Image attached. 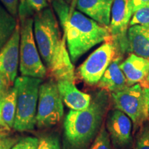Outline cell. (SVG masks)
<instances>
[{
  "label": "cell",
  "instance_id": "obj_24",
  "mask_svg": "<svg viewBox=\"0 0 149 149\" xmlns=\"http://www.w3.org/2000/svg\"><path fill=\"white\" fill-rule=\"evenodd\" d=\"M28 7L33 12L37 13L48 7L47 0H24Z\"/></svg>",
  "mask_w": 149,
  "mask_h": 149
},
{
  "label": "cell",
  "instance_id": "obj_18",
  "mask_svg": "<svg viewBox=\"0 0 149 149\" xmlns=\"http://www.w3.org/2000/svg\"><path fill=\"white\" fill-rule=\"evenodd\" d=\"M17 23L15 17L0 7V50L12 36Z\"/></svg>",
  "mask_w": 149,
  "mask_h": 149
},
{
  "label": "cell",
  "instance_id": "obj_32",
  "mask_svg": "<svg viewBox=\"0 0 149 149\" xmlns=\"http://www.w3.org/2000/svg\"><path fill=\"white\" fill-rule=\"evenodd\" d=\"M48 1H48H49V2H53V1H58V0H47Z\"/></svg>",
  "mask_w": 149,
  "mask_h": 149
},
{
  "label": "cell",
  "instance_id": "obj_22",
  "mask_svg": "<svg viewBox=\"0 0 149 149\" xmlns=\"http://www.w3.org/2000/svg\"><path fill=\"white\" fill-rule=\"evenodd\" d=\"M37 149H61L59 137L55 135L43 136L39 139Z\"/></svg>",
  "mask_w": 149,
  "mask_h": 149
},
{
  "label": "cell",
  "instance_id": "obj_8",
  "mask_svg": "<svg viewBox=\"0 0 149 149\" xmlns=\"http://www.w3.org/2000/svg\"><path fill=\"white\" fill-rule=\"evenodd\" d=\"M119 55L120 53L113 40L104 42L80 65L79 75L87 84L97 85L108 66Z\"/></svg>",
  "mask_w": 149,
  "mask_h": 149
},
{
  "label": "cell",
  "instance_id": "obj_7",
  "mask_svg": "<svg viewBox=\"0 0 149 149\" xmlns=\"http://www.w3.org/2000/svg\"><path fill=\"white\" fill-rule=\"evenodd\" d=\"M111 97L115 109L124 112L131 120L134 131L149 119L144 89L139 84L112 93Z\"/></svg>",
  "mask_w": 149,
  "mask_h": 149
},
{
  "label": "cell",
  "instance_id": "obj_13",
  "mask_svg": "<svg viewBox=\"0 0 149 149\" xmlns=\"http://www.w3.org/2000/svg\"><path fill=\"white\" fill-rule=\"evenodd\" d=\"M57 88L62 102L68 108L74 111H81L87 109L91 104L92 97L80 91L70 80L57 81Z\"/></svg>",
  "mask_w": 149,
  "mask_h": 149
},
{
  "label": "cell",
  "instance_id": "obj_3",
  "mask_svg": "<svg viewBox=\"0 0 149 149\" xmlns=\"http://www.w3.org/2000/svg\"><path fill=\"white\" fill-rule=\"evenodd\" d=\"M111 104V94L97 91L89 107L70 110L64 122V149H88L100 131Z\"/></svg>",
  "mask_w": 149,
  "mask_h": 149
},
{
  "label": "cell",
  "instance_id": "obj_6",
  "mask_svg": "<svg viewBox=\"0 0 149 149\" xmlns=\"http://www.w3.org/2000/svg\"><path fill=\"white\" fill-rule=\"evenodd\" d=\"M63 115L64 106L57 83L51 79L41 84L36 115L37 127L46 128L55 126Z\"/></svg>",
  "mask_w": 149,
  "mask_h": 149
},
{
  "label": "cell",
  "instance_id": "obj_1",
  "mask_svg": "<svg viewBox=\"0 0 149 149\" xmlns=\"http://www.w3.org/2000/svg\"><path fill=\"white\" fill-rule=\"evenodd\" d=\"M33 33L47 73L56 81L66 79L74 81V68L66 39L64 34L61 35L58 21L51 8L35 13Z\"/></svg>",
  "mask_w": 149,
  "mask_h": 149
},
{
  "label": "cell",
  "instance_id": "obj_16",
  "mask_svg": "<svg viewBox=\"0 0 149 149\" xmlns=\"http://www.w3.org/2000/svg\"><path fill=\"white\" fill-rule=\"evenodd\" d=\"M130 52L149 59V29L140 25L130 26L128 30Z\"/></svg>",
  "mask_w": 149,
  "mask_h": 149
},
{
  "label": "cell",
  "instance_id": "obj_17",
  "mask_svg": "<svg viewBox=\"0 0 149 149\" xmlns=\"http://www.w3.org/2000/svg\"><path fill=\"white\" fill-rule=\"evenodd\" d=\"M17 90L14 85L4 96L0 98L2 120L8 129L13 128L17 109Z\"/></svg>",
  "mask_w": 149,
  "mask_h": 149
},
{
  "label": "cell",
  "instance_id": "obj_19",
  "mask_svg": "<svg viewBox=\"0 0 149 149\" xmlns=\"http://www.w3.org/2000/svg\"><path fill=\"white\" fill-rule=\"evenodd\" d=\"M132 149H149V121L143 123L136 135Z\"/></svg>",
  "mask_w": 149,
  "mask_h": 149
},
{
  "label": "cell",
  "instance_id": "obj_29",
  "mask_svg": "<svg viewBox=\"0 0 149 149\" xmlns=\"http://www.w3.org/2000/svg\"><path fill=\"white\" fill-rule=\"evenodd\" d=\"M144 89L145 100H146L147 112H148V115L149 117V87L148 88H143Z\"/></svg>",
  "mask_w": 149,
  "mask_h": 149
},
{
  "label": "cell",
  "instance_id": "obj_15",
  "mask_svg": "<svg viewBox=\"0 0 149 149\" xmlns=\"http://www.w3.org/2000/svg\"><path fill=\"white\" fill-rule=\"evenodd\" d=\"M121 63L122 57L120 55L113 59L97 84L99 88L112 93L128 87L127 80L120 68Z\"/></svg>",
  "mask_w": 149,
  "mask_h": 149
},
{
  "label": "cell",
  "instance_id": "obj_30",
  "mask_svg": "<svg viewBox=\"0 0 149 149\" xmlns=\"http://www.w3.org/2000/svg\"><path fill=\"white\" fill-rule=\"evenodd\" d=\"M139 84H140L143 88H148L149 87V72L146 78L144 79V81H143L142 82Z\"/></svg>",
  "mask_w": 149,
  "mask_h": 149
},
{
  "label": "cell",
  "instance_id": "obj_31",
  "mask_svg": "<svg viewBox=\"0 0 149 149\" xmlns=\"http://www.w3.org/2000/svg\"><path fill=\"white\" fill-rule=\"evenodd\" d=\"M0 126H2L5 128V129H8L6 126V124L3 122V121L2 120V116H1V99H0Z\"/></svg>",
  "mask_w": 149,
  "mask_h": 149
},
{
  "label": "cell",
  "instance_id": "obj_10",
  "mask_svg": "<svg viewBox=\"0 0 149 149\" xmlns=\"http://www.w3.org/2000/svg\"><path fill=\"white\" fill-rule=\"evenodd\" d=\"M106 128L109 133L113 149L133 148V123L124 112L116 109L108 111Z\"/></svg>",
  "mask_w": 149,
  "mask_h": 149
},
{
  "label": "cell",
  "instance_id": "obj_11",
  "mask_svg": "<svg viewBox=\"0 0 149 149\" xmlns=\"http://www.w3.org/2000/svg\"><path fill=\"white\" fill-rule=\"evenodd\" d=\"M20 26L17 23L12 36L0 50V72L13 84L19 63Z\"/></svg>",
  "mask_w": 149,
  "mask_h": 149
},
{
  "label": "cell",
  "instance_id": "obj_2",
  "mask_svg": "<svg viewBox=\"0 0 149 149\" xmlns=\"http://www.w3.org/2000/svg\"><path fill=\"white\" fill-rule=\"evenodd\" d=\"M68 5L65 0L52 2L63 29L72 63L95 46L112 40L109 26L102 25L75 8V1Z\"/></svg>",
  "mask_w": 149,
  "mask_h": 149
},
{
  "label": "cell",
  "instance_id": "obj_20",
  "mask_svg": "<svg viewBox=\"0 0 149 149\" xmlns=\"http://www.w3.org/2000/svg\"><path fill=\"white\" fill-rule=\"evenodd\" d=\"M90 149H113L109 133L104 123L102 124L100 131L91 144Z\"/></svg>",
  "mask_w": 149,
  "mask_h": 149
},
{
  "label": "cell",
  "instance_id": "obj_27",
  "mask_svg": "<svg viewBox=\"0 0 149 149\" xmlns=\"http://www.w3.org/2000/svg\"><path fill=\"white\" fill-rule=\"evenodd\" d=\"M17 141V139L13 137H3L0 139V149H11Z\"/></svg>",
  "mask_w": 149,
  "mask_h": 149
},
{
  "label": "cell",
  "instance_id": "obj_33",
  "mask_svg": "<svg viewBox=\"0 0 149 149\" xmlns=\"http://www.w3.org/2000/svg\"><path fill=\"white\" fill-rule=\"evenodd\" d=\"M65 1H66V2H70V1H71L72 0H65Z\"/></svg>",
  "mask_w": 149,
  "mask_h": 149
},
{
  "label": "cell",
  "instance_id": "obj_28",
  "mask_svg": "<svg viewBox=\"0 0 149 149\" xmlns=\"http://www.w3.org/2000/svg\"><path fill=\"white\" fill-rule=\"evenodd\" d=\"M130 3L133 8V12L135 13L139 9L149 5V0H130Z\"/></svg>",
  "mask_w": 149,
  "mask_h": 149
},
{
  "label": "cell",
  "instance_id": "obj_34",
  "mask_svg": "<svg viewBox=\"0 0 149 149\" xmlns=\"http://www.w3.org/2000/svg\"><path fill=\"white\" fill-rule=\"evenodd\" d=\"M1 135H1V131H0V137H1Z\"/></svg>",
  "mask_w": 149,
  "mask_h": 149
},
{
  "label": "cell",
  "instance_id": "obj_9",
  "mask_svg": "<svg viewBox=\"0 0 149 149\" xmlns=\"http://www.w3.org/2000/svg\"><path fill=\"white\" fill-rule=\"evenodd\" d=\"M133 14L130 0H114L111 8L109 29L112 40L120 54L130 52L128 30Z\"/></svg>",
  "mask_w": 149,
  "mask_h": 149
},
{
  "label": "cell",
  "instance_id": "obj_35",
  "mask_svg": "<svg viewBox=\"0 0 149 149\" xmlns=\"http://www.w3.org/2000/svg\"><path fill=\"white\" fill-rule=\"evenodd\" d=\"M0 7H1V6H0Z\"/></svg>",
  "mask_w": 149,
  "mask_h": 149
},
{
  "label": "cell",
  "instance_id": "obj_14",
  "mask_svg": "<svg viewBox=\"0 0 149 149\" xmlns=\"http://www.w3.org/2000/svg\"><path fill=\"white\" fill-rule=\"evenodd\" d=\"M127 80L128 86L144 81L149 72V59L131 53L120 64Z\"/></svg>",
  "mask_w": 149,
  "mask_h": 149
},
{
  "label": "cell",
  "instance_id": "obj_12",
  "mask_svg": "<svg viewBox=\"0 0 149 149\" xmlns=\"http://www.w3.org/2000/svg\"><path fill=\"white\" fill-rule=\"evenodd\" d=\"M75 8L97 23L109 26L114 0H74Z\"/></svg>",
  "mask_w": 149,
  "mask_h": 149
},
{
  "label": "cell",
  "instance_id": "obj_4",
  "mask_svg": "<svg viewBox=\"0 0 149 149\" xmlns=\"http://www.w3.org/2000/svg\"><path fill=\"white\" fill-rule=\"evenodd\" d=\"M42 79L29 76L16 78L17 109L13 128L17 131L32 130L36 125L39 90Z\"/></svg>",
  "mask_w": 149,
  "mask_h": 149
},
{
  "label": "cell",
  "instance_id": "obj_36",
  "mask_svg": "<svg viewBox=\"0 0 149 149\" xmlns=\"http://www.w3.org/2000/svg\"><path fill=\"white\" fill-rule=\"evenodd\" d=\"M20 1H21V0H20Z\"/></svg>",
  "mask_w": 149,
  "mask_h": 149
},
{
  "label": "cell",
  "instance_id": "obj_5",
  "mask_svg": "<svg viewBox=\"0 0 149 149\" xmlns=\"http://www.w3.org/2000/svg\"><path fill=\"white\" fill-rule=\"evenodd\" d=\"M19 70L22 75L43 79L47 74V69L39 53L34 33L33 18H20Z\"/></svg>",
  "mask_w": 149,
  "mask_h": 149
},
{
  "label": "cell",
  "instance_id": "obj_25",
  "mask_svg": "<svg viewBox=\"0 0 149 149\" xmlns=\"http://www.w3.org/2000/svg\"><path fill=\"white\" fill-rule=\"evenodd\" d=\"M9 13L13 16H17L19 10V0H0Z\"/></svg>",
  "mask_w": 149,
  "mask_h": 149
},
{
  "label": "cell",
  "instance_id": "obj_23",
  "mask_svg": "<svg viewBox=\"0 0 149 149\" xmlns=\"http://www.w3.org/2000/svg\"><path fill=\"white\" fill-rule=\"evenodd\" d=\"M39 139L35 137H25L17 141L11 149H37Z\"/></svg>",
  "mask_w": 149,
  "mask_h": 149
},
{
  "label": "cell",
  "instance_id": "obj_26",
  "mask_svg": "<svg viewBox=\"0 0 149 149\" xmlns=\"http://www.w3.org/2000/svg\"><path fill=\"white\" fill-rule=\"evenodd\" d=\"M11 84L4 74L0 72V98L4 96L11 88Z\"/></svg>",
  "mask_w": 149,
  "mask_h": 149
},
{
  "label": "cell",
  "instance_id": "obj_21",
  "mask_svg": "<svg viewBox=\"0 0 149 149\" xmlns=\"http://www.w3.org/2000/svg\"><path fill=\"white\" fill-rule=\"evenodd\" d=\"M134 25H140L149 29V5L133 13L129 26Z\"/></svg>",
  "mask_w": 149,
  "mask_h": 149
}]
</instances>
